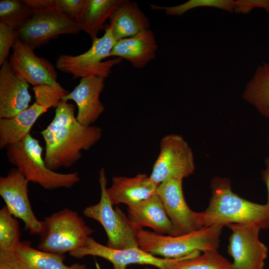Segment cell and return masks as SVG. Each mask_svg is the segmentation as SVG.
I'll return each instance as SVG.
<instances>
[{
  "instance_id": "8fae6325",
  "label": "cell",
  "mask_w": 269,
  "mask_h": 269,
  "mask_svg": "<svg viewBox=\"0 0 269 269\" xmlns=\"http://www.w3.org/2000/svg\"><path fill=\"white\" fill-rule=\"evenodd\" d=\"M196 252L183 258L168 259L152 255L139 247L121 250L112 249L100 244L90 237L83 247L69 254L77 259H81L87 256L102 258L112 264L113 269H128V266L131 264L149 265L158 269H171L176 263L191 256Z\"/></svg>"
},
{
  "instance_id": "d4e9b609",
  "label": "cell",
  "mask_w": 269,
  "mask_h": 269,
  "mask_svg": "<svg viewBox=\"0 0 269 269\" xmlns=\"http://www.w3.org/2000/svg\"><path fill=\"white\" fill-rule=\"evenodd\" d=\"M34 13L25 0H0V23L17 31L31 19Z\"/></svg>"
},
{
  "instance_id": "5b68a950",
  "label": "cell",
  "mask_w": 269,
  "mask_h": 269,
  "mask_svg": "<svg viewBox=\"0 0 269 269\" xmlns=\"http://www.w3.org/2000/svg\"><path fill=\"white\" fill-rule=\"evenodd\" d=\"M39 250L64 255L83 247L95 230L75 211L65 208L44 218Z\"/></svg>"
},
{
  "instance_id": "f1b7e54d",
  "label": "cell",
  "mask_w": 269,
  "mask_h": 269,
  "mask_svg": "<svg viewBox=\"0 0 269 269\" xmlns=\"http://www.w3.org/2000/svg\"><path fill=\"white\" fill-rule=\"evenodd\" d=\"M18 39L17 32L4 23H0V65L7 60L11 48Z\"/></svg>"
},
{
  "instance_id": "1f68e13d",
  "label": "cell",
  "mask_w": 269,
  "mask_h": 269,
  "mask_svg": "<svg viewBox=\"0 0 269 269\" xmlns=\"http://www.w3.org/2000/svg\"><path fill=\"white\" fill-rule=\"evenodd\" d=\"M0 269H23L13 251L0 250Z\"/></svg>"
},
{
  "instance_id": "836d02e7",
  "label": "cell",
  "mask_w": 269,
  "mask_h": 269,
  "mask_svg": "<svg viewBox=\"0 0 269 269\" xmlns=\"http://www.w3.org/2000/svg\"><path fill=\"white\" fill-rule=\"evenodd\" d=\"M266 167L262 170V179L265 183L268 190L267 203L269 204V157H267L265 161Z\"/></svg>"
},
{
  "instance_id": "5bb4252c",
  "label": "cell",
  "mask_w": 269,
  "mask_h": 269,
  "mask_svg": "<svg viewBox=\"0 0 269 269\" xmlns=\"http://www.w3.org/2000/svg\"><path fill=\"white\" fill-rule=\"evenodd\" d=\"M8 62L14 72L33 87L45 85L54 88H62L57 82L58 75L53 65L37 56L34 49L17 39L12 48Z\"/></svg>"
},
{
  "instance_id": "4fadbf2b",
  "label": "cell",
  "mask_w": 269,
  "mask_h": 269,
  "mask_svg": "<svg viewBox=\"0 0 269 269\" xmlns=\"http://www.w3.org/2000/svg\"><path fill=\"white\" fill-rule=\"evenodd\" d=\"M29 182L17 168H12L6 176L0 177V195L9 212L22 220L31 235H40L43 226L31 208L28 194Z\"/></svg>"
},
{
  "instance_id": "8992f818",
  "label": "cell",
  "mask_w": 269,
  "mask_h": 269,
  "mask_svg": "<svg viewBox=\"0 0 269 269\" xmlns=\"http://www.w3.org/2000/svg\"><path fill=\"white\" fill-rule=\"evenodd\" d=\"M99 181L100 200L97 204L86 207L83 211L84 215L96 220L103 226L108 237V247L116 250L138 247L137 230L132 226L128 216L120 208L113 207L110 200L104 168L100 170Z\"/></svg>"
},
{
  "instance_id": "52a82bcc",
  "label": "cell",
  "mask_w": 269,
  "mask_h": 269,
  "mask_svg": "<svg viewBox=\"0 0 269 269\" xmlns=\"http://www.w3.org/2000/svg\"><path fill=\"white\" fill-rule=\"evenodd\" d=\"M92 41L91 48L83 54L77 56L59 55L56 62V68L61 72L71 75L74 79L90 76L108 77L112 68L122 60L116 57L103 61L108 57L117 41L107 25L104 35Z\"/></svg>"
},
{
  "instance_id": "e575fe53",
  "label": "cell",
  "mask_w": 269,
  "mask_h": 269,
  "mask_svg": "<svg viewBox=\"0 0 269 269\" xmlns=\"http://www.w3.org/2000/svg\"><path fill=\"white\" fill-rule=\"evenodd\" d=\"M144 269H151L148 267H145L144 268Z\"/></svg>"
},
{
  "instance_id": "603a6c76",
  "label": "cell",
  "mask_w": 269,
  "mask_h": 269,
  "mask_svg": "<svg viewBox=\"0 0 269 269\" xmlns=\"http://www.w3.org/2000/svg\"><path fill=\"white\" fill-rule=\"evenodd\" d=\"M123 0H88L84 12L78 21L81 30L84 31L92 41L98 38L106 20L110 18Z\"/></svg>"
},
{
  "instance_id": "d6a6232c",
  "label": "cell",
  "mask_w": 269,
  "mask_h": 269,
  "mask_svg": "<svg viewBox=\"0 0 269 269\" xmlns=\"http://www.w3.org/2000/svg\"><path fill=\"white\" fill-rule=\"evenodd\" d=\"M34 11L56 7L55 0H25Z\"/></svg>"
},
{
  "instance_id": "44dd1931",
  "label": "cell",
  "mask_w": 269,
  "mask_h": 269,
  "mask_svg": "<svg viewBox=\"0 0 269 269\" xmlns=\"http://www.w3.org/2000/svg\"><path fill=\"white\" fill-rule=\"evenodd\" d=\"M107 26L112 31L115 39L134 36L149 29L148 19L135 1L123 0L113 13Z\"/></svg>"
},
{
  "instance_id": "8d00e7d4",
  "label": "cell",
  "mask_w": 269,
  "mask_h": 269,
  "mask_svg": "<svg viewBox=\"0 0 269 269\" xmlns=\"http://www.w3.org/2000/svg\"><path fill=\"white\" fill-rule=\"evenodd\" d=\"M86 269H88V268Z\"/></svg>"
},
{
  "instance_id": "d6986e66",
  "label": "cell",
  "mask_w": 269,
  "mask_h": 269,
  "mask_svg": "<svg viewBox=\"0 0 269 269\" xmlns=\"http://www.w3.org/2000/svg\"><path fill=\"white\" fill-rule=\"evenodd\" d=\"M112 180L107 192L114 206L120 204L129 206L157 195L158 185L145 173L133 177L114 176Z\"/></svg>"
},
{
  "instance_id": "ac0fdd59",
  "label": "cell",
  "mask_w": 269,
  "mask_h": 269,
  "mask_svg": "<svg viewBox=\"0 0 269 269\" xmlns=\"http://www.w3.org/2000/svg\"><path fill=\"white\" fill-rule=\"evenodd\" d=\"M127 209L128 219L135 229L147 227L159 234L173 235L172 225L157 194L128 206Z\"/></svg>"
},
{
  "instance_id": "ffe728a7",
  "label": "cell",
  "mask_w": 269,
  "mask_h": 269,
  "mask_svg": "<svg viewBox=\"0 0 269 269\" xmlns=\"http://www.w3.org/2000/svg\"><path fill=\"white\" fill-rule=\"evenodd\" d=\"M157 49L154 34L148 29L117 41L108 57L125 59L134 67L142 68L155 58Z\"/></svg>"
},
{
  "instance_id": "9a60e30c",
  "label": "cell",
  "mask_w": 269,
  "mask_h": 269,
  "mask_svg": "<svg viewBox=\"0 0 269 269\" xmlns=\"http://www.w3.org/2000/svg\"><path fill=\"white\" fill-rule=\"evenodd\" d=\"M157 194L172 225V236L187 234L202 228L199 212L192 211L185 201L182 180L169 179L162 182L158 186Z\"/></svg>"
},
{
  "instance_id": "30bf717a",
  "label": "cell",
  "mask_w": 269,
  "mask_h": 269,
  "mask_svg": "<svg viewBox=\"0 0 269 269\" xmlns=\"http://www.w3.org/2000/svg\"><path fill=\"white\" fill-rule=\"evenodd\" d=\"M81 30L77 21L53 7L34 11L31 19L18 30V39L33 49L61 34H77Z\"/></svg>"
},
{
  "instance_id": "83f0119b",
  "label": "cell",
  "mask_w": 269,
  "mask_h": 269,
  "mask_svg": "<svg viewBox=\"0 0 269 269\" xmlns=\"http://www.w3.org/2000/svg\"><path fill=\"white\" fill-rule=\"evenodd\" d=\"M235 0H190L181 4L172 6H161L150 4L152 10H163L169 15H182L193 8L200 7H211L229 12L234 11Z\"/></svg>"
},
{
  "instance_id": "f546056e",
  "label": "cell",
  "mask_w": 269,
  "mask_h": 269,
  "mask_svg": "<svg viewBox=\"0 0 269 269\" xmlns=\"http://www.w3.org/2000/svg\"><path fill=\"white\" fill-rule=\"evenodd\" d=\"M88 0H55L56 7L77 22L82 17Z\"/></svg>"
},
{
  "instance_id": "d590c367",
  "label": "cell",
  "mask_w": 269,
  "mask_h": 269,
  "mask_svg": "<svg viewBox=\"0 0 269 269\" xmlns=\"http://www.w3.org/2000/svg\"><path fill=\"white\" fill-rule=\"evenodd\" d=\"M268 141H269V137H268Z\"/></svg>"
},
{
  "instance_id": "3957f363",
  "label": "cell",
  "mask_w": 269,
  "mask_h": 269,
  "mask_svg": "<svg viewBox=\"0 0 269 269\" xmlns=\"http://www.w3.org/2000/svg\"><path fill=\"white\" fill-rule=\"evenodd\" d=\"M224 227L214 225L177 236L161 235L143 229L137 230L138 247L146 253L168 259L186 257L195 251L217 250Z\"/></svg>"
},
{
  "instance_id": "277c9868",
  "label": "cell",
  "mask_w": 269,
  "mask_h": 269,
  "mask_svg": "<svg viewBox=\"0 0 269 269\" xmlns=\"http://www.w3.org/2000/svg\"><path fill=\"white\" fill-rule=\"evenodd\" d=\"M10 163L29 182L47 190L70 188L80 181L78 172L61 173L49 169L42 157L39 141L30 134L22 140L6 147Z\"/></svg>"
},
{
  "instance_id": "9c48e42d",
  "label": "cell",
  "mask_w": 269,
  "mask_h": 269,
  "mask_svg": "<svg viewBox=\"0 0 269 269\" xmlns=\"http://www.w3.org/2000/svg\"><path fill=\"white\" fill-rule=\"evenodd\" d=\"M195 169L191 148L183 137L168 134L160 142L159 154L149 176L157 185L169 179L183 180Z\"/></svg>"
},
{
  "instance_id": "6da1fadb",
  "label": "cell",
  "mask_w": 269,
  "mask_h": 269,
  "mask_svg": "<svg viewBox=\"0 0 269 269\" xmlns=\"http://www.w3.org/2000/svg\"><path fill=\"white\" fill-rule=\"evenodd\" d=\"M75 106L61 100L53 119L41 132L45 142L44 160L47 167L56 171L70 167L101 138L102 130L79 123L75 115Z\"/></svg>"
},
{
  "instance_id": "4316f807",
  "label": "cell",
  "mask_w": 269,
  "mask_h": 269,
  "mask_svg": "<svg viewBox=\"0 0 269 269\" xmlns=\"http://www.w3.org/2000/svg\"><path fill=\"white\" fill-rule=\"evenodd\" d=\"M18 221L6 206L0 210V250L13 251L20 241Z\"/></svg>"
},
{
  "instance_id": "2e32d148",
  "label": "cell",
  "mask_w": 269,
  "mask_h": 269,
  "mask_svg": "<svg viewBox=\"0 0 269 269\" xmlns=\"http://www.w3.org/2000/svg\"><path fill=\"white\" fill-rule=\"evenodd\" d=\"M28 87L6 60L0 69V118H13L28 108L31 99Z\"/></svg>"
},
{
  "instance_id": "ba28073f",
  "label": "cell",
  "mask_w": 269,
  "mask_h": 269,
  "mask_svg": "<svg viewBox=\"0 0 269 269\" xmlns=\"http://www.w3.org/2000/svg\"><path fill=\"white\" fill-rule=\"evenodd\" d=\"M35 102L13 118H0V148L22 140L30 134L37 119L51 108H56L69 92L63 87L54 88L45 85L33 87Z\"/></svg>"
},
{
  "instance_id": "7402d4cb",
  "label": "cell",
  "mask_w": 269,
  "mask_h": 269,
  "mask_svg": "<svg viewBox=\"0 0 269 269\" xmlns=\"http://www.w3.org/2000/svg\"><path fill=\"white\" fill-rule=\"evenodd\" d=\"M13 252L23 269H86L85 264L75 263L67 266L64 255L33 248L29 242H22Z\"/></svg>"
},
{
  "instance_id": "4dcf8cb0",
  "label": "cell",
  "mask_w": 269,
  "mask_h": 269,
  "mask_svg": "<svg viewBox=\"0 0 269 269\" xmlns=\"http://www.w3.org/2000/svg\"><path fill=\"white\" fill-rule=\"evenodd\" d=\"M254 8H262L269 13V0H235L234 11L238 13L248 14Z\"/></svg>"
},
{
  "instance_id": "e0dca14e",
  "label": "cell",
  "mask_w": 269,
  "mask_h": 269,
  "mask_svg": "<svg viewBox=\"0 0 269 269\" xmlns=\"http://www.w3.org/2000/svg\"><path fill=\"white\" fill-rule=\"evenodd\" d=\"M105 78L90 76L81 78L74 90L64 96L62 101L73 100L78 107L76 119L86 126L92 125L104 111L100 96L105 87Z\"/></svg>"
},
{
  "instance_id": "7a4b0ae2",
  "label": "cell",
  "mask_w": 269,
  "mask_h": 269,
  "mask_svg": "<svg viewBox=\"0 0 269 269\" xmlns=\"http://www.w3.org/2000/svg\"><path fill=\"white\" fill-rule=\"evenodd\" d=\"M210 188L209 205L199 212L201 227L242 224H253L261 230L269 228V204H260L241 197L233 192L229 178H213Z\"/></svg>"
},
{
  "instance_id": "484cf974",
  "label": "cell",
  "mask_w": 269,
  "mask_h": 269,
  "mask_svg": "<svg viewBox=\"0 0 269 269\" xmlns=\"http://www.w3.org/2000/svg\"><path fill=\"white\" fill-rule=\"evenodd\" d=\"M197 251L176 263L171 269H232V263L217 250Z\"/></svg>"
},
{
  "instance_id": "cb8c5ba5",
  "label": "cell",
  "mask_w": 269,
  "mask_h": 269,
  "mask_svg": "<svg viewBox=\"0 0 269 269\" xmlns=\"http://www.w3.org/2000/svg\"><path fill=\"white\" fill-rule=\"evenodd\" d=\"M243 98L269 119V64L259 65L243 93Z\"/></svg>"
},
{
  "instance_id": "7c38bea8",
  "label": "cell",
  "mask_w": 269,
  "mask_h": 269,
  "mask_svg": "<svg viewBox=\"0 0 269 269\" xmlns=\"http://www.w3.org/2000/svg\"><path fill=\"white\" fill-rule=\"evenodd\" d=\"M228 253L232 269H264L268 247L259 239L260 228L253 224H230Z\"/></svg>"
}]
</instances>
